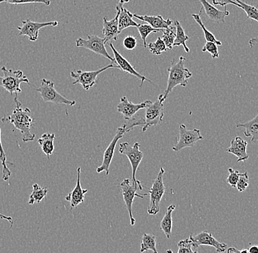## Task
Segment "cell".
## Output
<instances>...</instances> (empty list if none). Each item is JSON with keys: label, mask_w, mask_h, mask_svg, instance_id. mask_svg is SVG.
<instances>
[{"label": "cell", "mask_w": 258, "mask_h": 253, "mask_svg": "<svg viewBox=\"0 0 258 253\" xmlns=\"http://www.w3.org/2000/svg\"><path fill=\"white\" fill-rule=\"evenodd\" d=\"M14 101L16 103V109L12 114L5 116L2 119L3 123H9L14 125L22 135V141L27 143L34 141L35 135L32 133L31 129L34 126V119L32 117L31 111L28 108L23 109L22 103L18 100V96H15Z\"/></svg>", "instance_id": "cell-1"}, {"label": "cell", "mask_w": 258, "mask_h": 253, "mask_svg": "<svg viewBox=\"0 0 258 253\" xmlns=\"http://www.w3.org/2000/svg\"><path fill=\"white\" fill-rule=\"evenodd\" d=\"M185 61L186 59L184 56H180L178 61L172 60L171 62L170 67L167 69L169 75L167 88L164 94L158 97V99L161 103H164L175 87H185L188 85V79L191 78L192 73L188 68L185 67Z\"/></svg>", "instance_id": "cell-2"}, {"label": "cell", "mask_w": 258, "mask_h": 253, "mask_svg": "<svg viewBox=\"0 0 258 253\" xmlns=\"http://www.w3.org/2000/svg\"><path fill=\"white\" fill-rule=\"evenodd\" d=\"M1 70L3 76H0V87L4 88L11 95L18 96V94L22 93L21 83H30V80L22 70L8 69L6 66L2 67Z\"/></svg>", "instance_id": "cell-3"}, {"label": "cell", "mask_w": 258, "mask_h": 253, "mask_svg": "<svg viewBox=\"0 0 258 253\" xmlns=\"http://www.w3.org/2000/svg\"><path fill=\"white\" fill-rule=\"evenodd\" d=\"M40 93L42 100L45 103H53L56 105H66V106H75V101L68 99L67 98L56 91L54 83L51 80L43 78L40 80V86L36 89Z\"/></svg>", "instance_id": "cell-4"}, {"label": "cell", "mask_w": 258, "mask_h": 253, "mask_svg": "<svg viewBox=\"0 0 258 253\" xmlns=\"http://www.w3.org/2000/svg\"><path fill=\"white\" fill-rule=\"evenodd\" d=\"M165 170L161 167L156 180H153L151 188L148 190L150 195V204L148 208V213L150 215H156L160 211V203L164 193H166L164 185V174Z\"/></svg>", "instance_id": "cell-5"}, {"label": "cell", "mask_w": 258, "mask_h": 253, "mask_svg": "<svg viewBox=\"0 0 258 253\" xmlns=\"http://www.w3.org/2000/svg\"><path fill=\"white\" fill-rule=\"evenodd\" d=\"M140 144L138 142L135 143L133 146H131L128 142L120 143L119 151L120 154L126 156L129 159L132 167V181L140 187V190H143V187L141 182L138 181L136 178V174L139 165L141 163L142 159L143 158V151L140 150Z\"/></svg>", "instance_id": "cell-6"}, {"label": "cell", "mask_w": 258, "mask_h": 253, "mask_svg": "<svg viewBox=\"0 0 258 253\" xmlns=\"http://www.w3.org/2000/svg\"><path fill=\"white\" fill-rule=\"evenodd\" d=\"M111 68L119 69V67L117 64L112 63L105 66L102 68L93 70V71H82V70H78L76 72L72 71L71 72V77L74 79L72 85H76L77 83H80L84 90L88 91L96 85V80L98 75L101 72H104L105 70Z\"/></svg>", "instance_id": "cell-7"}, {"label": "cell", "mask_w": 258, "mask_h": 253, "mask_svg": "<svg viewBox=\"0 0 258 253\" xmlns=\"http://www.w3.org/2000/svg\"><path fill=\"white\" fill-rule=\"evenodd\" d=\"M121 190H122V197H123L124 202L126 206L127 210H128L129 214V218H130L131 225L134 226L135 225V217H133V212H132V205H133L134 200L135 197L143 198L145 196H148V193L145 194H138L137 193V190H140V187L136 184L134 183L132 180L129 179H125L120 184Z\"/></svg>", "instance_id": "cell-8"}, {"label": "cell", "mask_w": 258, "mask_h": 253, "mask_svg": "<svg viewBox=\"0 0 258 253\" xmlns=\"http://www.w3.org/2000/svg\"><path fill=\"white\" fill-rule=\"evenodd\" d=\"M87 37H88V39L86 40L82 38L77 39L76 46L77 47H82L90 50L98 55L104 56L106 59H109L113 64H115L114 57L109 55V53L106 51L104 38H101L95 35H87Z\"/></svg>", "instance_id": "cell-9"}, {"label": "cell", "mask_w": 258, "mask_h": 253, "mask_svg": "<svg viewBox=\"0 0 258 253\" xmlns=\"http://www.w3.org/2000/svg\"><path fill=\"white\" fill-rule=\"evenodd\" d=\"M203 139L199 129H192L188 130L185 125H180L179 126V137L177 142L172 148L174 151H179L185 148L191 147L195 146L198 141Z\"/></svg>", "instance_id": "cell-10"}, {"label": "cell", "mask_w": 258, "mask_h": 253, "mask_svg": "<svg viewBox=\"0 0 258 253\" xmlns=\"http://www.w3.org/2000/svg\"><path fill=\"white\" fill-rule=\"evenodd\" d=\"M145 109V124L144 127L142 129L144 133L149 127L157 126L162 122L164 117V103H161L159 99L154 103L151 101Z\"/></svg>", "instance_id": "cell-11"}, {"label": "cell", "mask_w": 258, "mask_h": 253, "mask_svg": "<svg viewBox=\"0 0 258 253\" xmlns=\"http://www.w3.org/2000/svg\"><path fill=\"white\" fill-rule=\"evenodd\" d=\"M59 25L57 21L48 22H32L30 19H26L22 22V27H17L19 30V36H27L28 39L32 42L36 41L39 35V32L41 29L48 27H56Z\"/></svg>", "instance_id": "cell-12"}, {"label": "cell", "mask_w": 258, "mask_h": 253, "mask_svg": "<svg viewBox=\"0 0 258 253\" xmlns=\"http://www.w3.org/2000/svg\"><path fill=\"white\" fill-rule=\"evenodd\" d=\"M189 237L192 241L193 249H198L202 245L211 246H214L219 253L225 252L227 249L225 243L219 242L208 230H203L195 236L190 235Z\"/></svg>", "instance_id": "cell-13"}, {"label": "cell", "mask_w": 258, "mask_h": 253, "mask_svg": "<svg viewBox=\"0 0 258 253\" xmlns=\"http://www.w3.org/2000/svg\"><path fill=\"white\" fill-rule=\"evenodd\" d=\"M125 129L122 126L117 128L114 138L109 143L108 147L106 148L104 153V159L103 162L99 167H97L96 172L98 174H101V172H105L106 175L108 176L109 174V167H110L111 162H112L113 156H114V150H115L116 145L118 142L119 140L121 139L124 135L125 134Z\"/></svg>", "instance_id": "cell-14"}, {"label": "cell", "mask_w": 258, "mask_h": 253, "mask_svg": "<svg viewBox=\"0 0 258 253\" xmlns=\"http://www.w3.org/2000/svg\"><path fill=\"white\" fill-rule=\"evenodd\" d=\"M109 47L111 48V49H112L113 54H114V60H115V64L118 66L120 70H122V72H125V73L134 75V76L137 77V78L141 80L140 87H143V83H144L145 81H148L151 83H153L152 80L148 79V78H147L144 75L137 72V70H135V67H134L125 58H124L118 51H117V49L113 46L112 43H109Z\"/></svg>", "instance_id": "cell-15"}, {"label": "cell", "mask_w": 258, "mask_h": 253, "mask_svg": "<svg viewBox=\"0 0 258 253\" xmlns=\"http://www.w3.org/2000/svg\"><path fill=\"white\" fill-rule=\"evenodd\" d=\"M151 101L148 100V101H145L144 102L135 104V103L130 102L126 96H123L120 98V103L117 105V111L122 114L125 121L128 120L139 111L142 110V109H145L148 106V105L151 103Z\"/></svg>", "instance_id": "cell-16"}, {"label": "cell", "mask_w": 258, "mask_h": 253, "mask_svg": "<svg viewBox=\"0 0 258 253\" xmlns=\"http://www.w3.org/2000/svg\"><path fill=\"white\" fill-rule=\"evenodd\" d=\"M117 14L115 17L112 20L109 21L107 17L105 16L103 19L102 33L104 35L105 43H112L116 41L118 38L120 33L118 32V18L120 14V8L116 6Z\"/></svg>", "instance_id": "cell-17"}, {"label": "cell", "mask_w": 258, "mask_h": 253, "mask_svg": "<svg viewBox=\"0 0 258 253\" xmlns=\"http://www.w3.org/2000/svg\"><path fill=\"white\" fill-rule=\"evenodd\" d=\"M77 180L74 189L66 197V201L70 202L71 209H74L85 201V196L88 190L82 188L80 182L81 167H77Z\"/></svg>", "instance_id": "cell-18"}, {"label": "cell", "mask_w": 258, "mask_h": 253, "mask_svg": "<svg viewBox=\"0 0 258 253\" xmlns=\"http://www.w3.org/2000/svg\"><path fill=\"white\" fill-rule=\"evenodd\" d=\"M247 142L240 136H236L233 138L230 143V146L227 148V152L233 154L237 157V162H245L249 159L246 148Z\"/></svg>", "instance_id": "cell-19"}, {"label": "cell", "mask_w": 258, "mask_h": 253, "mask_svg": "<svg viewBox=\"0 0 258 253\" xmlns=\"http://www.w3.org/2000/svg\"><path fill=\"white\" fill-rule=\"evenodd\" d=\"M134 18L139 19V20L143 21L146 22L153 27L155 30H167L172 24V21L170 19H167L164 20L162 16H140L137 14H132Z\"/></svg>", "instance_id": "cell-20"}, {"label": "cell", "mask_w": 258, "mask_h": 253, "mask_svg": "<svg viewBox=\"0 0 258 253\" xmlns=\"http://www.w3.org/2000/svg\"><path fill=\"white\" fill-rule=\"evenodd\" d=\"M198 2L203 6V8L206 11L208 18L213 22H217V23H225V17L230 16V12L227 11L226 8L225 11H221L212 5L210 4L207 0H198Z\"/></svg>", "instance_id": "cell-21"}, {"label": "cell", "mask_w": 258, "mask_h": 253, "mask_svg": "<svg viewBox=\"0 0 258 253\" xmlns=\"http://www.w3.org/2000/svg\"><path fill=\"white\" fill-rule=\"evenodd\" d=\"M120 8V14L118 18V32L121 33L122 30L129 27H138L140 25L133 20V16L132 13L125 9L120 5H117Z\"/></svg>", "instance_id": "cell-22"}, {"label": "cell", "mask_w": 258, "mask_h": 253, "mask_svg": "<svg viewBox=\"0 0 258 253\" xmlns=\"http://www.w3.org/2000/svg\"><path fill=\"white\" fill-rule=\"evenodd\" d=\"M236 127L238 128H244L243 134L247 138H251V143L258 141V114L251 120L244 123L237 124Z\"/></svg>", "instance_id": "cell-23"}, {"label": "cell", "mask_w": 258, "mask_h": 253, "mask_svg": "<svg viewBox=\"0 0 258 253\" xmlns=\"http://www.w3.org/2000/svg\"><path fill=\"white\" fill-rule=\"evenodd\" d=\"M54 139L55 134L54 133H43L41 137L38 139V143H39L41 150L49 158L50 156L53 154L54 150Z\"/></svg>", "instance_id": "cell-24"}, {"label": "cell", "mask_w": 258, "mask_h": 253, "mask_svg": "<svg viewBox=\"0 0 258 253\" xmlns=\"http://www.w3.org/2000/svg\"><path fill=\"white\" fill-rule=\"evenodd\" d=\"M175 209V205H173V204L169 205L161 221L160 228L167 238H170L171 234H172V212Z\"/></svg>", "instance_id": "cell-25"}, {"label": "cell", "mask_w": 258, "mask_h": 253, "mask_svg": "<svg viewBox=\"0 0 258 253\" xmlns=\"http://www.w3.org/2000/svg\"><path fill=\"white\" fill-rule=\"evenodd\" d=\"M175 25L176 33H175V40L173 46H182L184 48L185 52L189 53V48L186 46V41L189 39V38L185 35L184 29L182 27L181 24L178 21H175Z\"/></svg>", "instance_id": "cell-26"}, {"label": "cell", "mask_w": 258, "mask_h": 253, "mask_svg": "<svg viewBox=\"0 0 258 253\" xmlns=\"http://www.w3.org/2000/svg\"><path fill=\"white\" fill-rule=\"evenodd\" d=\"M148 250H152L153 253H159L156 249V236L153 234L144 233L142 237L140 252Z\"/></svg>", "instance_id": "cell-27"}, {"label": "cell", "mask_w": 258, "mask_h": 253, "mask_svg": "<svg viewBox=\"0 0 258 253\" xmlns=\"http://www.w3.org/2000/svg\"><path fill=\"white\" fill-rule=\"evenodd\" d=\"M32 192L30 196L28 204L30 205L35 203H40L44 198H46L48 193V190L46 188H41L38 184H34L32 185Z\"/></svg>", "instance_id": "cell-28"}, {"label": "cell", "mask_w": 258, "mask_h": 253, "mask_svg": "<svg viewBox=\"0 0 258 253\" xmlns=\"http://www.w3.org/2000/svg\"><path fill=\"white\" fill-rule=\"evenodd\" d=\"M203 8H201V11H200V13L198 14H192L191 16H192L193 19H195V21L197 23L199 24L200 27H201L202 30H203L206 42H212V43H216L217 46H222V42L218 40L217 38H216V37L214 36V34H213L212 32L209 31V30L206 29V26H205L204 24L202 22L201 15L202 12H203Z\"/></svg>", "instance_id": "cell-29"}, {"label": "cell", "mask_w": 258, "mask_h": 253, "mask_svg": "<svg viewBox=\"0 0 258 253\" xmlns=\"http://www.w3.org/2000/svg\"><path fill=\"white\" fill-rule=\"evenodd\" d=\"M144 116L141 114H137L132 117L128 120H125V123L122 125V127L125 129V133H129L131 130H133L135 127H140L142 129L145 126Z\"/></svg>", "instance_id": "cell-30"}, {"label": "cell", "mask_w": 258, "mask_h": 253, "mask_svg": "<svg viewBox=\"0 0 258 253\" xmlns=\"http://www.w3.org/2000/svg\"><path fill=\"white\" fill-rule=\"evenodd\" d=\"M0 163L3 166V180L5 182L8 181L11 176V172L7 166V157L3 146L1 138V128H0Z\"/></svg>", "instance_id": "cell-31"}, {"label": "cell", "mask_w": 258, "mask_h": 253, "mask_svg": "<svg viewBox=\"0 0 258 253\" xmlns=\"http://www.w3.org/2000/svg\"><path fill=\"white\" fill-rule=\"evenodd\" d=\"M175 27H169L167 30H161L163 32L161 39L164 41L167 51H171L173 48L174 42L175 40V33L174 32Z\"/></svg>", "instance_id": "cell-32"}, {"label": "cell", "mask_w": 258, "mask_h": 253, "mask_svg": "<svg viewBox=\"0 0 258 253\" xmlns=\"http://www.w3.org/2000/svg\"><path fill=\"white\" fill-rule=\"evenodd\" d=\"M234 1L236 2L238 4L241 5V9L246 13L248 19L258 22L257 6L246 4V3H243V2L241 1V0H234Z\"/></svg>", "instance_id": "cell-33"}, {"label": "cell", "mask_w": 258, "mask_h": 253, "mask_svg": "<svg viewBox=\"0 0 258 253\" xmlns=\"http://www.w3.org/2000/svg\"><path fill=\"white\" fill-rule=\"evenodd\" d=\"M137 30H138L139 33H140V37H141V39L143 40V45L145 48H147V46H148L147 38H148V35H151L153 32L157 33V32L161 31V30H155V29L151 27L149 24H140V25L137 27Z\"/></svg>", "instance_id": "cell-34"}, {"label": "cell", "mask_w": 258, "mask_h": 253, "mask_svg": "<svg viewBox=\"0 0 258 253\" xmlns=\"http://www.w3.org/2000/svg\"><path fill=\"white\" fill-rule=\"evenodd\" d=\"M147 48L150 50L151 54L156 56L161 55L162 52L167 51L165 44H164V41L160 37L158 38L154 43H148Z\"/></svg>", "instance_id": "cell-35"}, {"label": "cell", "mask_w": 258, "mask_h": 253, "mask_svg": "<svg viewBox=\"0 0 258 253\" xmlns=\"http://www.w3.org/2000/svg\"><path fill=\"white\" fill-rule=\"evenodd\" d=\"M177 246H178L177 253H199L198 251L193 250L192 241L190 237L179 241Z\"/></svg>", "instance_id": "cell-36"}, {"label": "cell", "mask_w": 258, "mask_h": 253, "mask_svg": "<svg viewBox=\"0 0 258 253\" xmlns=\"http://www.w3.org/2000/svg\"><path fill=\"white\" fill-rule=\"evenodd\" d=\"M6 3L12 5L43 4L48 6L51 0H6Z\"/></svg>", "instance_id": "cell-37"}, {"label": "cell", "mask_w": 258, "mask_h": 253, "mask_svg": "<svg viewBox=\"0 0 258 253\" xmlns=\"http://www.w3.org/2000/svg\"><path fill=\"white\" fill-rule=\"evenodd\" d=\"M249 176H248L247 172H245V173L240 174L239 179H238V181L237 182L236 187L235 188H237V190L238 191L242 192L245 191L247 187L249 186Z\"/></svg>", "instance_id": "cell-38"}, {"label": "cell", "mask_w": 258, "mask_h": 253, "mask_svg": "<svg viewBox=\"0 0 258 253\" xmlns=\"http://www.w3.org/2000/svg\"><path fill=\"white\" fill-rule=\"evenodd\" d=\"M202 51L210 53L214 59L219 57L217 45L216 43H212V42H206L205 46L202 48Z\"/></svg>", "instance_id": "cell-39"}, {"label": "cell", "mask_w": 258, "mask_h": 253, "mask_svg": "<svg viewBox=\"0 0 258 253\" xmlns=\"http://www.w3.org/2000/svg\"><path fill=\"white\" fill-rule=\"evenodd\" d=\"M229 176L227 178V184L230 185L232 188H235L236 187L237 182L238 181L239 179L240 173L238 171L234 170L232 167L228 168Z\"/></svg>", "instance_id": "cell-40"}, {"label": "cell", "mask_w": 258, "mask_h": 253, "mask_svg": "<svg viewBox=\"0 0 258 253\" xmlns=\"http://www.w3.org/2000/svg\"><path fill=\"white\" fill-rule=\"evenodd\" d=\"M122 44H123L124 48H126L129 51H132V50L135 49L137 47V38L132 36V35H128V36L124 38Z\"/></svg>", "instance_id": "cell-41"}, {"label": "cell", "mask_w": 258, "mask_h": 253, "mask_svg": "<svg viewBox=\"0 0 258 253\" xmlns=\"http://www.w3.org/2000/svg\"><path fill=\"white\" fill-rule=\"evenodd\" d=\"M212 3L214 6H222V7H226L227 5H233V6L241 8V5L238 4L233 0H212Z\"/></svg>", "instance_id": "cell-42"}, {"label": "cell", "mask_w": 258, "mask_h": 253, "mask_svg": "<svg viewBox=\"0 0 258 253\" xmlns=\"http://www.w3.org/2000/svg\"><path fill=\"white\" fill-rule=\"evenodd\" d=\"M227 253H249L247 249H243L241 250H238L235 247H230L227 249Z\"/></svg>", "instance_id": "cell-43"}, {"label": "cell", "mask_w": 258, "mask_h": 253, "mask_svg": "<svg viewBox=\"0 0 258 253\" xmlns=\"http://www.w3.org/2000/svg\"><path fill=\"white\" fill-rule=\"evenodd\" d=\"M0 218L3 219V220H7L8 222H9L11 223V228H12L13 225H14V219L11 217H8V216L4 215V214L0 213Z\"/></svg>", "instance_id": "cell-44"}, {"label": "cell", "mask_w": 258, "mask_h": 253, "mask_svg": "<svg viewBox=\"0 0 258 253\" xmlns=\"http://www.w3.org/2000/svg\"><path fill=\"white\" fill-rule=\"evenodd\" d=\"M258 43V38H251L249 40V46L251 48L254 47Z\"/></svg>", "instance_id": "cell-45"}, {"label": "cell", "mask_w": 258, "mask_h": 253, "mask_svg": "<svg viewBox=\"0 0 258 253\" xmlns=\"http://www.w3.org/2000/svg\"><path fill=\"white\" fill-rule=\"evenodd\" d=\"M248 250L249 253H258L257 246H251Z\"/></svg>", "instance_id": "cell-46"}, {"label": "cell", "mask_w": 258, "mask_h": 253, "mask_svg": "<svg viewBox=\"0 0 258 253\" xmlns=\"http://www.w3.org/2000/svg\"><path fill=\"white\" fill-rule=\"evenodd\" d=\"M130 1H132V0H120V1L119 2L118 5L122 6L124 4H126V3H129Z\"/></svg>", "instance_id": "cell-47"}, {"label": "cell", "mask_w": 258, "mask_h": 253, "mask_svg": "<svg viewBox=\"0 0 258 253\" xmlns=\"http://www.w3.org/2000/svg\"><path fill=\"white\" fill-rule=\"evenodd\" d=\"M167 253H174L173 251L172 250V249H167Z\"/></svg>", "instance_id": "cell-48"}, {"label": "cell", "mask_w": 258, "mask_h": 253, "mask_svg": "<svg viewBox=\"0 0 258 253\" xmlns=\"http://www.w3.org/2000/svg\"><path fill=\"white\" fill-rule=\"evenodd\" d=\"M6 2V0H0V4L3 3H5Z\"/></svg>", "instance_id": "cell-49"}, {"label": "cell", "mask_w": 258, "mask_h": 253, "mask_svg": "<svg viewBox=\"0 0 258 253\" xmlns=\"http://www.w3.org/2000/svg\"><path fill=\"white\" fill-rule=\"evenodd\" d=\"M257 247H258V246H257Z\"/></svg>", "instance_id": "cell-50"}]
</instances>
